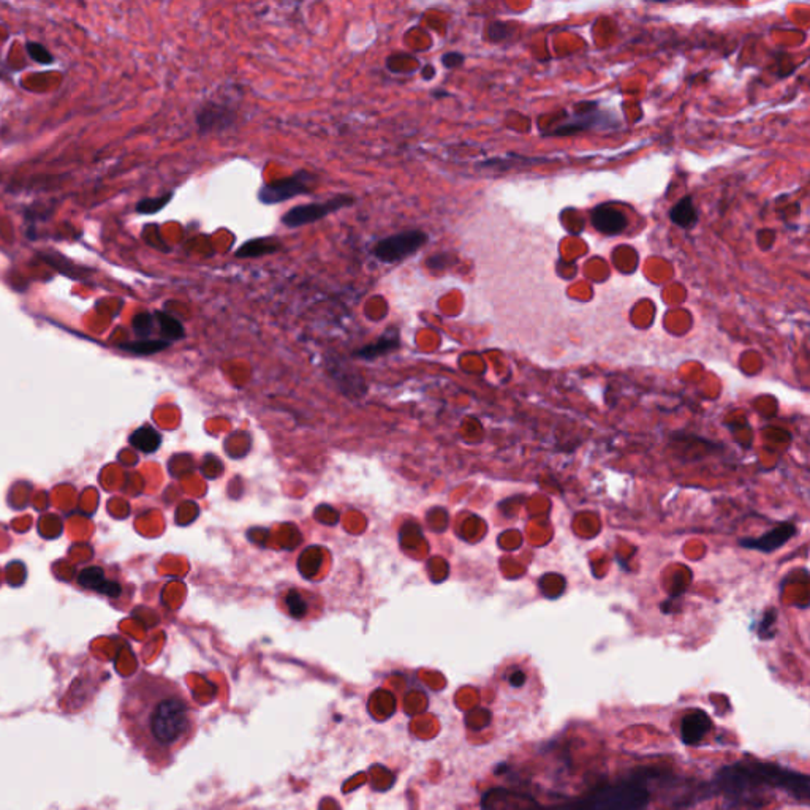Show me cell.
Here are the masks:
<instances>
[{"label":"cell","mask_w":810,"mask_h":810,"mask_svg":"<svg viewBox=\"0 0 810 810\" xmlns=\"http://www.w3.org/2000/svg\"><path fill=\"white\" fill-rule=\"evenodd\" d=\"M130 443L135 448H138L139 452L154 453L160 447L161 437L156 431V429H152L149 426H144V427L137 429V431L132 434Z\"/></svg>","instance_id":"17"},{"label":"cell","mask_w":810,"mask_h":810,"mask_svg":"<svg viewBox=\"0 0 810 810\" xmlns=\"http://www.w3.org/2000/svg\"><path fill=\"white\" fill-rule=\"evenodd\" d=\"M513 27L511 24H503V23H494L489 26V38L492 41H500V40H505L508 35L511 33Z\"/></svg>","instance_id":"24"},{"label":"cell","mask_w":810,"mask_h":810,"mask_svg":"<svg viewBox=\"0 0 810 810\" xmlns=\"http://www.w3.org/2000/svg\"><path fill=\"white\" fill-rule=\"evenodd\" d=\"M794 533H796V527L793 524H780L774 531H769L767 533L762 535V537L741 540V545L750 549H757V551L772 553L780 546H784Z\"/></svg>","instance_id":"11"},{"label":"cell","mask_w":810,"mask_h":810,"mask_svg":"<svg viewBox=\"0 0 810 810\" xmlns=\"http://www.w3.org/2000/svg\"><path fill=\"white\" fill-rule=\"evenodd\" d=\"M456 263V258L452 255V253H435V255H431L426 260V266L429 270H435V271H443V270H448V267H452Z\"/></svg>","instance_id":"22"},{"label":"cell","mask_w":810,"mask_h":810,"mask_svg":"<svg viewBox=\"0 0 810 810\" xmlns=\"http://www.w3.org/2000/svg\"><path fill=\"white\" fill-rule=\"evenodd\" d=\"M399 345H400L399 337H398V334H396V331H394L393 336H391V334H383V336L380 337L378 341H375L374 343L366 345L364 348L358 350L355 355L359 356V358H364V359H374V358H378V356H382V355L390 353V351H393V350H396V348L399 347Z\"/></svg>","instance_id":"15"},{"label":"cell","mask_w":810,"mask_h":810,"mask_svg":"<svg viewBox=\"0 0 810 810\" xmlns=\"http://www.w3.org/2000/svg\"><path fill=\"white\" fill-rule=\"evenodd\" d=\"M670 218L673 223L681 228L693 227L696 222V209L692 196H684V198L679 200L678 204H674L670 211Z\"/></svg>","instance_id":"16"},{"label":"cell","mask_w":810,"mask_h":810,"mask_svg":"<svg viewBox=\"0 0 810 810\" xmlns=\"http://www.w3.org/2000/svg\"><path fill=\"white\" fill-rule=\"evenodd\" d=\"M154 323H156V316L149 312H141L138 314L135 319H133V329H135V334L141 339H147L152 334V329H154Z\"/></svg>","instance_id":"21"},{"label":"cell","mask_w":810,"mask_h":810,"mask_svg":"<svg viewBox=\"0 0 810 810\" xmlns=\"http://www.w3.org/2000/svg\"><path fill=\"white\" fill-rule=\"evenodd\" d=\"M170 343L171 342H168L165 339H159V341L141 339L137 342L124 343V345H121V347L124 350H129V351H132V353H137V355H152V353H157V351L165 350Z\"/></svg>","instance_id":"19"},{"label":"cell","mask_w":810,"mask_h":810,"mask_svg":"<svg viewBox=\"0 0 810 810\" xmlns=\"http://www.w3.org/2000/svg\"><path fill=\"white\" fill-rule=\"evenodd\" d=\"M356 198L351 195H337L333 196L323 203H309V204H299L290 211H287L282 217V223L288 228H301L304 225H311L321 220V218L328 217L329 214L337 213V211L353 206Z\"/></svg>","instance_id":"5"},{"label":"cell","mask_w":810,"mask_h":810,"mask_svg":"<svg viewBox=\"0 0 810 810\" xmlns=\"http://www.w3.org/2000/svg\"><path fill=\"white\" fill-rule=\"evenodd\" d=\"M78 582L82 587L95 590V592L107 597H119L121 594V586L114 581H108L100 567L84 568L78 576Z\"/></svg>","instance_id":"12"},{"label":"cell","mask_w":810,"mask_h":810,"mask_svg":"<svg viewBox=\"0 0 810 810\" xmlns=\"http://www.w3.org/2000/svg\"><path fill=\"white\" fill-rule=\"evenodd\" d=\"M27 53H29L31 58L38 62V63H49L53 62V55L49 54V51H46V48L40 43H29L27 45Z\"/></svg>","instance_id":"23"},{"label":"cell","mask_w":810,"mask_h":810,"mask_svg":"<svg viewBox=\"0 0 810 810\" xmlns=\"http://www.w3.org/2000/svg\"><path fill=\"white\" fill-rule=\"evenodd\" d=\"M524 682H526V674L523 671H514L510 676V684L513 687H523Z\"/></svg>","instance_id":"26"},{"label":"cell","mask_w":810,"mask_h":810,"mask_svg":"<svg viewBox=\"0 0 810 810\" xmlns=\"http://www.w3.org/2000/svg\"><path fill=\"white\" fill-rule=\"evenodd\" d=\"M647 790L636 784L604 787L587 798L572 802L560 810H639L646 806Z\"/></svg>","instance_id":"3"},{"label":"cell","mask_w":810,"mask_h":810,"mask_svg":"<svg viewBox=\"0 0 810 810\" xmlns=\"http://www.w3.org/2000/svg\"><path fill=\"white\" fill-rule=\"evenodd\" d=\"M173 200V192H166L160 196H154V198H144L137 204V213L139 214H156L159 211L168 206V203Z\"/></svg>","instance_id":"20"},{"label":"cell","mask_w":810,"mask_h":810,"mask_svg":"<svg viewBox=\"0 0 810 810\" xmlns=\"http://www.w3.org/2000/svg\"><path fill=\"white\" fill-rule=\"evenodd\" d=\"M464 60H466V58H464V55H462L461 53H456V51L447 53V54L442 55V63H443V67H445V68H457V67H461L462 63H464Z\"/></svg>","instance_id":"25"},{"label":"cell","mask_w":810,"mask_h":810,"mask_svg":"<svg viewBox=\"0 0 810 810\" xmlns=\"http://www.w3.org/2000/svg\"><path fill=\"white\" fill-rule=\"evenodd\" d=\"M236 114L227 105L208 102L196 112V125L203 135L206 133H220L235 125Z\"/></svg>","instance_id":"8"},{"label":"cell","mask_w":810,"mask_h":810,"mask_svg":"<svg viewBox=\"0 0 810 810\" xmlns=\"http://www.w3.org/2000/svg\"><path fill=\"white\" fill-rule=\"evenodd\" d=\"M720 782L725 790L731 793L745 792L749 787L760 784L780 788L801 801H807L810 793V780L806 774L784 769L776 764L755 763L752 766L735 764L725 767L720 771Z\"/></svg>","instance_id":"2"},{"label":"cell","mask_w":810,"mask_h":810,"mask_svg":"<svg viewBox=\"0 0 810 810\" xmlns=\"http://www.w3.org/2000/svg\"><path fill=\"white\" fill-rule=\"evenodd\" d=\"M429 241L427 233L421 230H405L400 233L391 235L388 238L380 239L372 249L374 255L380 263L393 265L404 262L405 258L413 257L422 245Z\"/></svg>","instance_id":"4"},{"label":"cell","mask_w":810,"mask_h":810,"mask_svg":"<svg viewBox=\"0 0 810 810\" xmlns=\"http://www.w3.org/2000/svg\"><path fill=\"white\" fill-rule=\"evenodd\" d=\"M432 76H434V67H431V65L425 67V70H422V78L432 80Z\"/></svg>","instance_id":"27"},{"label":"cell","mask_w":810,"mask_h":810,"mask_svg":"<svg viewBox=\"0 0 810 810\" xmlns=\"http://www.w3.org/2000/svg\"><path fill=\"white\" fill-rule=\"evenodd\" d=\"M713 723H710L709 715L704 710H692L688 713L681 722V739L682 742L687 745L700 744L704 736L708 735Z\"/></svg>","instance_id":"9"},{"label":"cell","mask_w":810,"mask_h":810,"mask_svg":"<svg viewBox=\"0 0 810 810\" xmlns=\"http://www.w3.org/2000/svg\"><path fill=\"white\" fill-rule=\"evenodd\" d=\"M604 116H607L604 112L597 111V103L594 102L581 103L580 107H577V111H575L565 122L558 124L551 132H548L546 135L548 137L575 135L577 132L589 130L595 125H604V122L602 121V117Z\"/></svg>","instance_id":"7"},{"label":"cell","mask_w":810,"mask_h":810,"mask_svg":"<svg viewBox=\"0 0 810 810\" xmlns=\"http://www.w3.org/2000/svg\"><path fill=\"white\" fill-rule=\"evenodd\" d=\"M154 316H156V321L159 323L160 333H161V336L165 337V341H168V342L179 341L186 336L184 326H182L181 321L176 320L174 316L168 315L165 312H156L154 314Z\"/></svg>","instance_id":"18"},{"label":"cell","mask_w":810,"mask_h":810,"mask_svg":"<svg viewBox=\"0 0 810 810\" xmlns=\"http://www.w3.org/2000/svg\"><path fill=\"white\" fill-rule=\"evenodd\" d=\"M312 597V594H309L302 589H287L282 594L280 603L284 604V609L288 616L294 619H304L314 608Z\"/></svg>","instance_id":"13"},{"label":"cell","mask_w":810,"mask_h":810,"mask_svg":"<svg viewBox=\"0 0 810 810\" xmlns=\"http://www.w3.org/2000/svg\"><path fill=\"white\" fill-rule=\"evenodd\" d=\"M315 181V176L306 170H299L284 179L271 181L262 187L258 192V200L266 206L271 204H280L299 195H309L312 192L311 184Z\"/></svg>","instance_id":"6"},{"label":"cell","mask_w":810,"mask_h":810,"mask_svg":"<svg viewBox=\"0 0 810 810\" xmlns=\"http://www.w3.org/2000/svg\"><path fill=\"white\" fill-rule=\"evenodd\" d=\"M119 720L132 747L156 771L170 766L198 730L196 708L186 690L147 671L125 682Z\"/></svg>","instance_id":"1"},{"label":"cell","mask_w":810,"mask_h":810,"mask_svg":"<svg viewBox=\"0 0 810 810\" xmlns=\"http://www.w3.org/2000/svg\"><path fill=\"white\" fill-rule=\"evenodd\" d=\"M592 223L600 233L614 236L622 233V231L627 228L629 218H627L621 211L609 206V204H600V206H597L594 209Z\"/></svg>","instance_id":"10"},{"label":"cell","mask_w":810,"mask_h":810,"mask_svg":"<svg viewBox=\"0 0 810 810\" xmlns=\"http://www.w3.org/2000/svg\"><path fill=\"white\" fill-rule=\"evenodd\" d=\"M282 249V243L277 238H257L244 243L235 252L236 258H258L277 253Z\"/></svg>","instance_id":"14"}]
</instances>
